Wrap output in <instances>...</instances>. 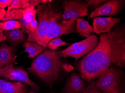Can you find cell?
Returning a JSON list of instances; mask_svg holds the SVG:
<instances>
[{
	"instance_id": "4",
	"label": "cell",
	"mask_w": 125,
	"mask_h": 93,
	"mask_svg": "<svg viewBox=\"0 0 125 93\" xmlns=\"http://www.w3.org/2000/svg\"><path fill=\"white\" fill-rule=\"evenodd\" d=\"M124 73L120 68L110 66L94 82L103 93H125Z\"/></svg>"
},
{
	"instance_id": "17",
	"label": "cell",
	"mask_w": 125,
	"mask_h": 93,
	"mask_svg": "<svg viewBox=\"0 0 125 93\" xmlns=\"http://www.w3.org/2000/svg\"><path fill=\"white\" fill-rule=\"evenodd\" d=\"M76 32L81 36L87 38L91 33H95L93 26L90 25L88 21L78 18L76 19Z\"/></svg>"
},
{
	"instance_id": "22",
	"label": "cell",
	"mask_w": 125,
	"mask_h": 93,
	"mask_svg": "<svg viewBox=\"0 0 125 93\" xmlns=\"http://www.w3.org/2000/svg\"><path fill=\"white\" fill-rule=\"evenodd\" d=\"M94 81H92L86 86L83 93H103L98 88H97L94 84Z\"/></svg>"
},
{
	"instance_id": "2",
	"label": "cell",
	"mask_w": 125,
	"mask_h": 93,
	"mask_svg": "<svg viewBox=\"0 0 125 93\" xmlns=\"http://www.w3.org/2000/svg\"><path fill=\"white\" fill-rule=\"evenodd\" d=\"M63 57L59 51L45 49L33 60L27 70L52 88L62 71L70 72L73 69L72 66L63 62Z\"/></svg>"
},
{
	"instance_id": "26",
	"label": "cell",
	"mask_w": 125,
	"mask_h": 93,
	"mask_svg": "<svg viewBox=\"0 0 125 93\" xmlns=\"http://www.w3.org/2000/svg\"><path fill=\"white\" fill-rule=\"evenodd\" d=\"M38 26V22L36 19H34L30 23L29 25V29H30L31 33H33L35 31Z\"/></svg>"
},
{
	"instance_id": "11",
	"label": "cell",
	"mask_w": 125,
	"mask_h": 93,
	"mask_svg": "<svg viewBox=\"0 0 125 93\" xmlns=\"http://www.w3.org/2000/svg\"><path fill=\"white\" fill-rule=\"evenodd\" d=\"M86 87L83 80L73 72L68 76L60 93H83Z\"/></svg>"
},
{
	"instance_id": "15",
	"label": "cell",
	"mask_w": 125,
	"mask_h": 93,
	"mask_svg": "<svg viewBox=\"0 0 125 93\" xmlns=\"http://www.w3.org/2000/svg\"><path fill=\"white\" fill-rule=\"evenodd\" d=\"M24 10L22 9L12 10L9 12L6 13L5 16L2 19V22L9 21L15 20L19 21L21 25V28L22 30L28 34L31 33L29 25L24 18L23 14Z\"/></svg>"
},
{
	"instance_id": "3",
	"label": "cell",
	"mask_w": 125,
	"mask_h": 93,
	"mask_svg": "<svg viewBox=\"0 0 125 93\" xmlns=\"http://www.w3.org/2000/svg\"><path fill=\"white\" fill-rule=\"evenodd\" d=\"M52 2V0H48L46 3L37 6L36 14L39 20L38 26L35 31L27 34L28 38L26 42H35L42 46L47 32L54 24L62 18L63 14L51 3Z\"/></svg>"
},
{
	"instance_id": "29",
	"label": "cell",
	"mask_w": 125,
	"mask_h": 93,
	"mask_svg": "<svg viewBox=\"0 0 125 93\" xmlns=\"http://www.w3.org/2000/svg\"><path fill=\"white\" fill-rule=\"evenodd\" d=\"M6 13V11L5 9H0V21L3 18Z\"/></svg>"
},
{
	"instance_id": "8",
	"label": "cell",
	"mask_w": 125,
	"mask_h": 93,
	"mask_svg": "<svg viewBox=\"0 0 125 93\" xmlns=\"http://www.w3.org/2000/svg\"><path fill=\"white\" fill-rule=\"evenodd\" d=\"M76 19L63 20L55 24L46 33L42 46L46 49L51 40L66 34L76 32Z\"/></svg>"
},
{
	"instance_id": "7",
	"label": "cell",
	"mask_w": 125,
	"mask_h": 93,
	"mask_svg": "<svg viewBox=\"0 0 125 93\" xmlns=\"http://www.w3.org/2000/svg\"><path fill=\"white\" fill-rule=\"evenodd\" d=\"M13 62L10 65L0 68V77L23 82L31 86L34 91H39V87L29 79L27 72L21 66L14 67Z\"/></svg>"
},
{
	"instance_id": "27",
	"label": "cell",
	"mask_w": 125,
	"mask_h": 93,
	"mask_svg": "<svg viewBox=\"0 0 125 93\" xmlns=\"http://www.w3.org/2000/svg\"><path fill=\"white\" fill-rule=\"evenodd\" d=\"M12 3V0H0V9L9 7Z\"/></svg>"
},
{
	"instance_id": "16",
	"label": "cell",
	"mask_w": 125,
	"mask_h": 93,
	"mask_svg": "<svg viewBox=\"0 0 125 93\" xmlns=\"http://www.w3.org/2000/svg\"><path fill=\"white\" fill-rule=\"evenodd\" d=\"M26 34L22 30L18 29L3 32L6 40L14 45H19L26 41Z\"/></svg>"
},
{
	"instance_id": "10",
	"label": "cell",
	"mask_w": 125,
	"mask_h": 93,
	"mask_svg": "<svg viewBox=\"0 0 125 93\" xmlns=\"http://www.w3.org/2000/svg\"><path fill=\"white\" fill-rule=\"evenodd\" d=\"M125 0H110L96 8L88 16L89 18L94 19L97 17L104 15H115L123 10Z\"/></svg>"
},
{
	"instance_id": "14",
	"label": "cell",
	"mask_w": 125,
	"mask_h": 93,
	"mask_svg": "<svg viewBox=\"0 0 125 93\" xmlns=\"http://www.w3.org/2000/svg\"><path fill=\"white\" fill-rule=\"evenodd\" d=\"M15 49L12 46L3 42L0 45V68L11 65L17 56L14 57Z\"/></svg>"
},
{
	"instance_id": "24",
	"label": "cell",
	"mask_w": 125,
	"mask_h": 93,
	"mask_svg": "<svg viewBox=\"0 0 125 93\" xmlns=\"http://www.w3.org/2000/svg\"><path fill=\"white\" fill-rule=\"evenodd\" d=\"M21 9L20 0H12V3L8 8L6 13L9 12L12 10Z\"/></svg>"
},
{
	"instance_id": "6",
	"label": "cell",
	"mask_w": 125,
	"mask_h": 93,
	"mask_svg": "<svg viewBox=\"0 0 125 93\" xmlns=\"http://www.w3.org/2000/svg\"><path fill=\"white\" fill-rule=\"evenodd\" d=\"M98 42L97 36L92 35L83 40L72 44L64 50L60 51V53L64 58L71 57L76 61L81 57L93 50Z\"/></svg>"
},
{
	"instance_id": "18",
	"label": "cell",
	"mask_w": 125,
	"mask_h": 93,
	"mask_svg": "<svg viewBox=\"0 0 125 93\" xmlns=\"http://www.w3.org/2000/svg\"><path fill=\"white\" fill-rule=\"evenodd\" d=\"M22 47L25 48V51L23 53H28V57L32 59L43 52L45 49L42 46L35 42H25Z\"/></svg>"
},
{
	"instance_id": "9",
	"label": "cell",
	"mask_w": 125,
	"mask_h": 93,
	"mask_svg": "<svg viewBox=\"0 0 125 93\" xmlns=\"http://www.w3.org/2000/svg\"><path fill=\"white\" fill-rule=\"evenodd\" d=\"M64 9L62 15L63 20L76 19L88 15V5L86 2L79 0H65L62 3Z\"/></svg>"
},
{
	"instance_id": "12",
	"label": "cell",
	"mask_w": 125,
	"mask_h": 93,
	"mask_svg": "<svg viewBox=\"0 0 125 93\" xmlns=\"http://www.w3.org/2000/svg\"><path fill=\"white\" fill-rule=\"evenodd\" d=\"M121 19L120 18L109 17H97L93 19V28L95 33L97 34L101 33H108L112 28L117 23H119Z\"/></svg>"
},
{
	"instance_id": "5",
	"label": "cell",
	"mask_w": 125,
	"mask_h": 93,
	"mask_svg": "<svg viewBox=\"0 0 125 93\" xmlns=\"http://www.w3.org/2000/svg\"><path fill=\"white\" fill-rule=\"evenodd\" d=\"M109 45L112 63L115 66L125 67V30L124 27L115 28L109 33Z\"/></svg>"
},
{
	"instance_id": "13",
	"label": "cell",
	"mask_w": 125,
	"mask_h": 93,
	"mask_svg": "<svg viewBox=\"0 0 125 93\" xmlns=\"http://www.w3.org/2000/svg\"><path fill=\"white\" fill-rule=\"evenodd\" d=\"M0 93H34L20 82H10L0 79Z\"/></svg>"
},
{
	"instance_id": "25",
	"label": "cell",
	"mask_w": 125,
	"mask_h": 93,
	"mask_svg": "<svg viewBox=\"0 0 125 93\" xmlns=\"http://www.w3.org/2000/svg\"><path fill=\"white\" fill-rule=\"evenodd\" d=\"M48 1L47 0H29V3L31 7H35L40 4L46 3Z\"/></svg>"
},
{
	"instance_id": "23",
	"label": "cell",
	"mask_w": 125,
	"mask_h": 93,
	"mask_svg": "<svg viewBox=\"0 0 125 93\" xmlns=\"http://www.w3.org/2000/svg\"><path fill=\"white\" fill-rule=\"evenodd\" d=\"M107 0H87L86 3L88 5V7L92 8L93 9H96L100 7L103 3ZM94 9V10H95Z\"/></svg>"
},
{
	"instance_id": "19",
	"label": "cell",
	"mask_w": 125,
	"mask_h": 93,
	"mask_svg": "<svg viewBox=\"0 0 125 93\" xmlns=\"http://www.w3.org/2000/svg\"><path fill=\"white\" fill-rule=\"evenodd\" d=\"M21 28L19 22L16 20H9L0 22V43L6 40L3 34V31L12 30Z\"/></svg>"
},
{
	"instance_id": "1",
	"label": "cell",
	"mask_w": 125,
	"mask_h": 93,
	"mask_svg": "<svg viewBox=\"0 0 125 93\" xmlns=\"http://www.w3.org/2000/svg\"><path fill=\"white\" fill-rule=\"evenodd\" d=\"M109 36V33L101 34L96 47L77 64L78 71L85 81L91 82L111 66Z\"/></svg>"
},
{
	"instance_id": "20",
	"label": "cell",
	"mask_w": 125,
	"mask_h": 93,
	"mask_svg": "<svg viewBox=\"0 0 125 93\" xmlns=\"http://www.w3.org/2000/svg\"><path fill=\"white\" fill-rule=\"evenodd\" d=\"M36 13L37 10L35 7H32L24 10L23 14L24 18L29 25L32 21L35 19Z\"/></svg>"
},
{
	"instance_id": "28",
	"label": "cell",
	"mask_w": 125,
	"mask_h": 93,
	"mask_svg": "<svg viewBox=\"0 0 125 93\" xmlns=\"http://www.w3.org/2000/svg\"><path fill=\"white\" fill-rule=\"evenodd\" d=\"M21 9L25 10L27 8L31 7L29 3V0H20Z\"/></svg>"
},
{
	"instance_id": "21",
	"label": "cell",
	"mask_w": 125,
	"mask_h": 93,
	"mask_svg": "<svg viewBox=\"0 0 125 93\" xmlns=\"http://www.w3.org/2000/svg\"><path fill=\"white\" fill-rule=\"evenodd\" d=\"M69 45V44L62 40L60 38H57L50 40L48 43L47 47L51 50L54 51L62 45Z\"/></svg>"
}]
</instances>
